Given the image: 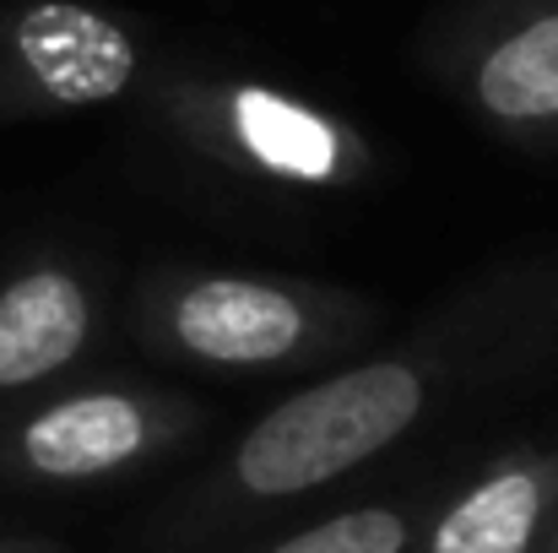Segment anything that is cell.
Listing matches in <instances>:
<instances>
[{
  "instance_id": "277c9868",
  "label": "cell",
  "mask_w": 558,
  "mask_h": 553,
  "mask_svg": "<svg viewBox=\"0 0 558 553\" xmlns=\"http://www.w3.org/2000/svg\"><path fill=\"white\" fill-rule=\"evenodd\" d=\"M109 337V277L93 255L38 250L0 272V418L87 374Z\"/></svg>"
},
{
  "instance_id": "30bf717a",
  "label": "cell",
  "mask_w": 558,
  "mask_h": 553,
  "mask_svg": "<svg viewBox=\"0 0 558 553\" xmlns=\"http://www.w3.org/2000/svg\"><path fill=\"white\" fill-rule=\"evenodd\" d=\"M0 553H65V549L49 543V538H16V532H5V538H0Z\"/></svg>"
},
{
  "instance_id": "ba28073f",
  "label": "cell",
  "mask_w": 558,
  "mask_h": 553,
  "mask_svg": "<svg viewBox=\"0 0 558 553\" xmlns=\"http://www.w3.org/2000/svg\"><path fill=\"white\" fill-rule=\"evenodd\" d=\"M456 467H439V472H423V478H407L396 489H379L364 500H342V505H326V510H310L288 527H271L260 532L255 543L233 553H412L439 494L450 489Z\"/></svg>"
},
{
  "instance_id": "5b68a950",
  "label": "cell",
  "mask_w": 558,
  "mask_h": 553,
  "mask_svg": "<svg viewBox=\"0 0 558 553\" xmlns=\"http://www.w3.org/2000/svg\"><path fill=\"white\" fill-rule=\"evenodd\" d=\"M558 527V445H510L439 494L412 553H548Z\"/></svg>"
},
{
  "instance_id": "7a4b0ae2",
  "label": "cell",
  "mask_w": 558,
  "mask_h": 553,
  "mask_svg": "<svg viewBox=\"0 0 558 553\" xmlns=\"http://www.w3.org/2000/svg\"><path fill=\"white\" fill-rule=\"evenodd\" d=\"M125 337L169 369L211 380H315L379 342V304L359 288L169 255L125 293Z\"/></svg>"
},
{
  "instance_id": "8fae6325",
  "label": "cell",
  "mask_w": 558,
  "mask_h": 553,
  "mask_svg": "<svg viewBox=\"0 0 558 553\" xmlns=\"http://www.w3.org/2000/svg\"><path fill=\"white\" fill-rule=\"evenodd\" d=\"M548 553H558V527H554V538H548Z\"/></svg>"
},
{
  "instance_id": "3957f363",
  "label": "cell",
  "mask_w": 558,
  "mask_h": 553,
  "mask_svg": "<svg viewBox=\"0 0 558 553\" xmlns=\"http://www.w3.org/2000/svg\"><path fill=\"white\" fill-rule=\"evenodd\" d=\"M206 429V401L136 374H76L0 418V489H109L174 461Z\"/></svg>"
},
{
  "instance_id": "52a82bcc",
  "label": "cell",
  "mask_w": 558,
  "mask_h": 553,
  "mask_svg": "<svg viewBox=\"0 0 558 553\" xmlns=\"http://www.w3.org/2000/svg\"><path fill=\"white\" fill-rule=\"evenodd\" d=\"M217 153L244 164L250 175L271 184H293V190H337V184H353L364 153L359 142L282 98V93H266V87H233L228 104H222V136H217Z\"/></svg>"
},
{
  "instance_id": "8992f818",
  "label": "cell",
  "mask_w": 558,
  "mask_h": 553,
  "mask_svg": "<svg viewBox=\"0 0 558 553\" xmlns=\"http://www.w3.org/2000/svg\"><path fill=\"white\" fill-rule=\"evenodd\" d=\"M11 65L49 109H98L136 87V38L76 0H38L11 22Z\"/></svg>"
},
{
  "instance_id": "9c48e42d",
  "label": "cell",
  "mask_w": 558,
  "mask_h": 553,
  "mask_svg": "<svg viewBox=\"0 0 558 553\" xmlns=\"http://www.w3.org/2000/svg\"><path fill=\"white\" fill-rule=\"evenodd\" d=\"M472 104L483 120L521 136L558 131V5L515 22L477 55Z\"/></svg>"
},
{
  "instance_id": "6da1fadb",
  "label": "cell",
  "mask_w": 558,
  "mask_h": 553,
  "mask_svg": "<svg viewBox=\"0 0 558 553\" xmlns=\"http://www.w3.org/2000/svg\"><path fill=\"white\" fill-rule=\"evenodd\" d=\"M558 353V266L505 261L396 337L299 380L158 510L142 553H233L526 385Z\"/></svg>"
}]
</instances>
